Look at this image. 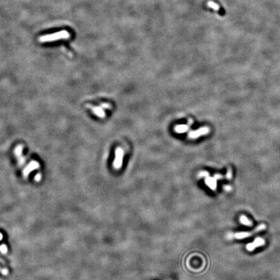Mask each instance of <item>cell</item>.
I'll return each instance as SVG.
<instances>
[{
  "instance_id": "9a60e30c",
  "label": "cell",
  "mask_w": 280,
  "mask_h": 280,
  "mask_svg": "<svg viewBox=\"0 0 280 280\" xmlns=\"http://www.w3.org/2000/svg\"><path fill=\"white\" fill-rule=\"evenodd\" d=\"M2 239H3V235L0 233V241H1Z\"/></svg>"
},
{
  "instance_id": "3957f363",
  "label": "cell",
  "mask_w": 280,
  "mask_h": 280,
  "mask_svg": "<svg viewBox=\"0 0 280 280\" xmlns=\"http://www.w3.org/2000/svg\"><path fill=\"white\" fill-rule=\"evenodd\" d=\"M265 241L263 238L257 237L252 243H249L246 245V249L247 250L250 251V252H252V251L255 250V249H256L257 247L263 246V245L265 244Z\"/></svg>"
},
{
  "instance_id": "8992f818",
  "label": "cell",
  "mask_w": 280,
  "mask_h": 280,
  "mask_svg": "<svg viewBox=\"0 0 280 280\" xmlns=\"http://www.w3.org/2000/svg\"><path fill=\"white\" fill-rule=\"evenodd\" d=\"M91 110L95 115L97 116L101 117V118H104L106 117V114L104 111L103 109L101 106H94L91 107Z\"/></svg>"
},
{
  "instance_id": "30bf717a",
  "label": "cell",
  "mask_w": 280,
  "mask_h": 280,
  "mask_svg": "<svg viewBox=\"0 0 280 280\" xmlns=\"http://www.w3.org/2000/svg\"><path fill=\"white\" fill-rule=\"evenodd\" d=\"M240 221L241 222H242V224H243L244 225H246V226H252V222H251L249 219H248L246 217H245V216L243 215V216H241V219H240Z\"/></svg>"
},
{
  "instance_id": "277c9868",
  "label": "cell",
  "mask_w": 280,
  "mask_h": 280,
  "mask_svg": "<svg viewBox=\"0 0 280 280\" xmlns=\"http://www.w3.org/2000/svg\"><path fill=\"white\" fill-rule=\"evenodd\" d=\"M209 131V130L208 128L207 127H203V128H200L196 130H194V131H191L189 133L188 136L189 138L191 139H195L199 138V136H202V135H205L206 134H208Z\"/></svg>"
},
{
  "instance_id": "5b68a950",
  "label": "cell",
  "mask_w": 280,
  "mask_h": 280,
  "mask_svg": "<svg viewBox=\"0 0 280 280\" xmlns=\"http://www.w3.org/2000/svg\"><path fill=\"white\" fill-rule=\"evenodd\" d=\"M39 164L37 163V162L33 161L32 163H31L29 165H28V167H26L24 170V176L25 178L27 177L28 174H29L32 171H33L34 169H39Z\"/></svg>"
},
{
  "instance_id": "52a82bcc",
  "label": "cell",
  "mask_w": 280,
  "mask_h": 280,
  "mask_svg": "<svg viewBox=\"0 0 280 280\" xmlns=\"http://www.w3.org/2000/svg\"><path fill=\"white\" fill-rule=\"evenodd\" d=\"M217 179H218L217 177L216 176V175L214 178L208 176L206 179V183L211 189H215L216 186H217V182H216V180H217Z\"/></svg>"
},
{
  "instance_id": "9c48e42d",
  "label": "cell",
  "mask_w": 280,
  "mask_h": 280,
  "mask_svg": "<svg viewBox=\"0 0 280 280\" xmlns=\"http://www.w3.org/2000/svg\"><path fill=\"white\" fill-rule=\"evenodd\" d=\"M207 5H208L209 7L213 9L214 10H215L216 11H219V9H220V7H219V5L216 4V3L212 1H208V4H207Z\"/></svg>"
},
{
  "instance_id": "4fadbf2b",
  "label": "cell",
  "mask_w": 280,
  "mask_h": 280,
  "mask_svg": "<svg viewBox=\"0 0 280 280\" xmlns=\"http://www.w3.org/2000/svg\"><path fill=\"white\" fill-rule=\"evenodd\" d=\"M0 272H1L3 274L6 276V275H7L8 274V273H9V271H8V270L7 269H1V268H0Z\"/></svg>"
},
{
  "instance_id": "8fae6325",
  "label": "cell",
  "mask_w": 280,
  "mask_h": 280,
  "mask_svg": "<svg viewBox=\"0 0 280 280\" xmlns=\"http://www.w3.org/2000/svg\"><path fill=\"white\" fill-rule=\"evenodd\" d=\"M7 246L5 244H3L0 246V252L2 254H6L7 252Z\"/></svg>"
},
{
  "instance_id": "7c38bea8",
  "label": "cell",
  "mask_w": 280,
  "mask_h": 280,
  "mask_svg": "<svg viewBox=\"0 0 280 280\" xmlns=\"http://www.w3.org/2000/svg\"><path fill=\"white\" fill-rule=\"evenodd\" d=\"M101 107L104 109H110L112 106L109 103H102L101 104Z\"/></svg>"
},
{
  "instance_id": "6da1fadb",
  "label": "cell",
  "mask_w": 280,
  "mask_h": 280,
  "mask_svg": "<svg viewBox=\"0 0 280 280\" xmlns=\"http://www.w3.org/2000/svg\"><path fill=\"white\" fill-rule=\"evenodd\" d=\"M266 228V225L265 224H261L258 226L257 228L254 229V230L250 232H239V233H235V234H230L228 235V237L230 238H236L237 239H244V238H247L249 237L252 236V235L255 234L256 233H257V232H259L261 231H262L263 230H265Z\"/></svg>"
},
{
  "instance_id": "5bb4252c",
  "label": "cell",
  "mask_w": 280,
  "mask_h": 280,
  "mask_svg": "<svg viewBox=\"0 0 280 280\" xmlns=\"http://www.w3.org/2000/svg\"><path fill=\"white\" fill-rule=\"evenodd\" d=\"M41 178H42V176H41V174H38L36 175V176H35V180L36 181V182H39V181L41 180Z\"/></svg>"
},
{
  "instance_id": "ba28073f",
  "label": "cell",
  "mask_w": 280,
  "mask_h": 280,
  "mask_svg": "<svg viewBox=\"0 0 280 280\" xmlns=\"http://www.w3.org/2000/svg\"><path fill=\"white\" fill-rule=\"evenodd\" d=\"M188 125H179L174 127V131L179 134H183L187 132L189 129Z\"/></svg>"
},
{
  "instance_id": "7a4b0ae2",
  "label": "cell",
  "mask_w": 280,
  "mask_h": 280,
  "mask_svg": "<svg viewBox=\"0 0 280 280\" xmlns=\"http://www.w3.org/2000/svg\"><path fill=\"white\" fill-rule=\"evenodd\" d=\"M124 156L123 149L121 147H117L116 150V158L114 160L113 166L116 169H119L122 166L123 159Z\"/></svg>"
}]
</instances>
